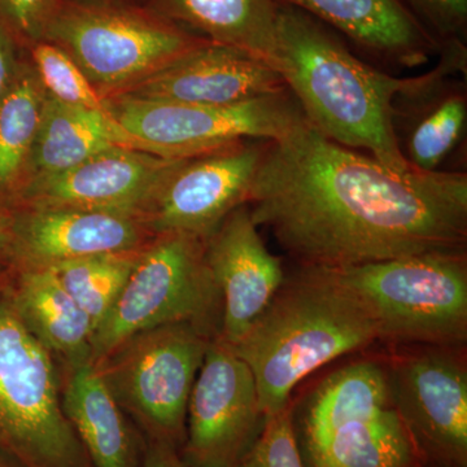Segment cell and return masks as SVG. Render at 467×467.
Returning a JSON list of instances; mask_svg holds the SVG:
<instances>
[{"instance_id": "cell-31", "label": "cell", "mask_w": 467, "mask_h": 467, "mask_svg": "<svg viewBox=\"0 0 467 467\" xmlns=\"http://www.w3.org/2000/svg\"><path fill=\"white\" fill-rule=\"evenodd\" d=\"M140 467H190L180 456L178 448L165 442L149 441Z\"/></svg>"}, {"instance_id": "cell-4", "label": "cell", "mask_w": 467, "mask_h": 467, "mask_svg": "<svg viewBox=\"0 0 467 467\" xmlns=\"http://www.w3.org/2000/svg\"><path fill=\"white\" fill-rule=\"evenodd\" d=\"M304 467H417L389 373L359 361L334 371L292 410Z\"/></svg>"}, {"instance_id": "cell-1", "label": "cell", "mask_w": 467, "mask_h": 467, "mask_svg": "<svg viewBox=\"0 0 467 467\" xmlns=\"http://www.w3.org/2000/svg\"><path fill=\"white\" fill-rule=\"evenodd\" d=\"M248 207L301 266L466 252V173H398L308 121L267 142Z\"/></svg>"}, {"instance_id": "cell-7", "label": "cell", "mask_w": 467, "mask_h": 467, "mask_svg": "<svg viewBox=\"0 0 467 467\" xmlns=\"http://www.w3.org/2000/svg\"><path fill=\"white\" fill-rule=\"evenodd\" d=\"M364 304L380 339L454 347L467 337L466 252L331 269Z\"/></svg>"}, {"instance_id": "cell-19", "label": "cell", "mask_w": 467, "mask_h": 467, "mask_svg": "<svg viewBox=\"0 0 467 467\" xmlns=\"http://www.w3.org/2000/svg\"><path fill=\"white\" fill-rule=\"evenodd\" d=\"M339 30L358 47L400 67L423 66L441 43L400 0H278Z\"/></svg>"}, {"instance_id": "cell-5", "label": "cell", "mask_w": 467, "mask_h": 467, "mask_svg": "<svg viewBox=\"0 0 467 467\" xmlns=\"http://www.w3.org/2000/svg\"><path fill=\"white\" fill-rule=\"evenodd\" d=\"M42 41L66 52L103 100L208 42L135 0H60Z\"/></svg>"}, {"instance_id": "cell-24", "label": "cell", "mask_w": 467, "mask_h": 467, "mask_svg": "<svg viewBox=\"0 0 467 467\" xmlns=\"http://www.w3.org/2000/svg\"><path fill=\"white\" fill-rule=\"evenodd\" d=\"M47 91L30 60L21 58L14 85L0 104V205L11 207L26 183L27 168Z\"/></svg>"}, {"instance_id": "cell-6", "label": "cell", "mask_w": 467, "mask_h": 467, "mask_svg": "<svg viewBox=\"0 0 467 467\" xmlns=\"http://www.w3.org/2000/svg\"><path fill=\"white\" fill-rule=\"evenodd\" d=\"M57 359L0 282V451L21 467H92L61 404Z\"/></svg>"}, {"instance_id": "cell-28", "label": "cell", "mask_w": 467, "mask_h": 467, "mask_svg": "<svg viewBox=\"0 0 467 467\" xmlns=\"http://www.w3.org/2000/svg\"><path fill=\"white\" fill-rule=\"evenodd\" d=\"M439 43L462 39L467 29V0H400Z\"/></svg>"}, {"instance_id": "cell-25", "label": "cell", "mask_w": 467, "mask_h": 467, "mask_svg": "<svg viewBox=\"0 0 467 467\" xmlns=\"http://www.w3.org/2000/svg\"><path fill=\"white\" fill-rule=\"evenodd\" d=\"M143 248L92 254L50 269L67 294L90 317L95 330L109 316L133 273Z\"/></svg>"}, {"instance_id": "cell-17", "label": "cell", "mask_w": 467, "mask_h": 467, "mask_svg": "<svg viewBox=\"0 0 467 467\" xmlns=\"http://www.w3.org/2000/svg\"><path fill=\"white\" fill-rule=\"evenodd\" d=\"M205 261L223 299L218 337L233 346L285 284V269L267 250L248 204L232 212L205 239Z\"/></svg>"}, {"instance_id": "cell-20", "label": "cell", "mask_w": 467, "mask_h": 467, "mask_svg": "<svg viewBox=\"0 0 467 467\" xmlns=\"http://www.w3.org/2000/svg\"><path fill=\"white\" fill-rule=\"evenodd\" d=\"M9 290L30 333L66 368L91 364L95 327L50 269L11 270Z\"/></svg>"}, {"instance_id": "cell-32", "label": "cell", "mask_w": 467, "mask_h": 467, "mask_svg": "<svg viewBox=\"0 0 467 467\" xmlns=\"http://www.w3.org/2000/svg\"><path fill=\"white\" fill-rule=\"evenodd\" d=\"M7 260V208L0 205V265Z\"/></svg>"}, {"instance_id": "cell-13", "label": "cell", "mask_w": 467, "mask_h": 467, "mask_svg": "<svg viewBox=\"0 0 467 467\" xmlns=\"http://www.w3.org/2000/svg\"><path fill=\"white\" fill-rule=\"evenodd\" d=\"M392 398L420 461L467 467V377L457 359L426 353L389 373Z\"/></svg>"}, {"instance_id": "cell-26", "label": "cell", "mask_w": 467, "mask_h": 467, "mask_svg": "<svg viewBox=\"0 0 467 467\" xmlns=\"http://www.w3.org/2000/svg\"><path fill=\"white\" fill-rule=\"evenodd\" d=\"M27 50L30 63L48 95L70 106L109 113L106 101L61 48L47 41H38Z\"/></svg>"}, {"instance_id": "cell-8", "label": "cell", "mask_w": 467, "mask_h": 467, "mask_svg": "<svg viewBox=\"0 0 467 467\" xmlns=\"http://www.w3.org/2000/svg\"><path fill=\"white\" fill-rule=\"evenodd\" d=\"M213 337L192 322L160 326L128 337L92 365L149 441L180 448L190 395Z\"/></svg>"}, {"instance_id": "cell-11", "label": "cell", "mask_w": 467, "mask_h": 467, "mask_svg": "<svg viewBox=\"0 0 467 467\" xmlns=\"http://www.w3.org/2000/svg\"><path fill=\"white\" fill-rule=\"evenodd\" d=\"M269 140H244L184 159L140 213L155 235L189 234L207 239L232 212L248 204Z\"/></svg>"}, {"instance_id": "cell-29", "label": "cell", "mask_w": 467, "mask_h": 467, "mask_svg": "<svg viewBox=\"0 0 467 467\" xmlns=\"http://www.w3.org/2000/svg\"><path fill=\"white\" fill-rule=\"evenodd\" d=\"M60 0H0V23L14 34L21 47L42 41L46 26Z\"/></svg>"}, {"instance_id": "cell-18", "label": "cell", "mask_w": 467, "mask_h": 467, "mask_svg": "<svg viewBox=\"0 0 467 467\" xmlns=\"http://www.w3.org/2000/svg\"><path fill=\"white\" fill-rule=\"evenodd\" d=\"M285 90L284 78L270 64L248 52L205 42L119 95L223 107Z\"/></svg>"}, {"instance_id": "cell-22", "label": "cell", "mask_w": 467, "mask_h": 467, "mask_svg": "<svg viewBox=\"0 0 467 467\" xmlns=\"http://www.w3.org/2000/svg\"><path fill=\"white\" fill-rule=\"evenodd\" d=\"M115 147L146 150L109 113L70 106L47 94L24 189Z\"/></svg>"}, {"instance_id": "cell-35", "label": "cell", "mask_w": 467, "mask_h": 467, "mask_svg": "<svg viewBox=\"0 0 467 467\" xmlns=\"http://www.w3.org/2000/svg\"><path fill=\"white\" fill-rule=\"evenodd\" d=\"M417 467H420V466H417Z\"/></svg>"}, {"instance_id": "cell-10", "label": "cell", "mask_w": 467, "mask_h": 467, "mask_svg": "<svg viewBox=\"0 0 467 467\" xmlns=\"http://www.w3.org/2000/svg\"><path fill=\"white\" fill-rule=\"evenodd\" d=\"M104 101L109 116L147 152L167 159L196 158L244 140H278L306 121L288 90L223 107L126 95Z\"/></svg>"}, {"instance_id": "cell-23", "label": "cell", "mask_w": 467, "mask_h": 467, "mask_svg": "<svg viewBox=\"0 0 467 467\" xmlns=\"http://www.w3.org/2000/svg\"><path fill=\"white\" fill-rule=\"evenodd\" d=\"M61 404L92 467H138L133 430L94 365L67 368Z\"/></svg>"}, {"instance_id": "cell-21", "label": "cell", "mask_w": 467, "mask_h": 467, "mask_svg": "<svg viewBox=\"0 0 467 467\" xmlns=\"http://www.w3.org/2000/svg\"><path fill=\"white\" fill-rule=\"evenodd\" d=\"M140 2L205 41L248 52L276 70L278 0Z\"/></svg>"}, {"instance_id": "cell-14", "label": "cell", "mask_w": 467, "mask_h": 467, "mask_svg": "<svg viewBox=\"0 0 467 467\" xmlns=\"http://www.w3.org/2000/svg\"><path fill=\"white\" fill-rule=\"evenodd\" d=\"M439 63L413 77L392 101V129L408 164L416 171H441L442 164L465 144L467 50L465 41L441 43Z\"/></svg>"}, {"instance_id": "cell-16", "label": "cell", "mask_w": 467, "mask_h": 467, "mask_svg": "<svg viewBox=\"0 0 467 467\" xmlns=\"http://www.w3.org/2000/svg\"><path fill=\"white\" fill-rule=\"evenodd\" d=\"M182 160L115 147L27 184L11 207L84 209L140 218Z\"/></svg>"}, {"instance_id": "cell-30", "label": "cell", "mask_w": 467, "mask_h": 467, "mask_svg": "<svg viewBox=\"0 0 467 467\" xmlns=\"http://www.w3.org/2000/svg\"><path fill=\"white\" fill-rule=\"evenodd\" d=\"M20 43L14 34L0 23V104L14 85L21 57H18Z\"/></svg>"}, {"instance_id": "cell-34", "label": "cell", "mask_w": 467, "mask_h": 467, "mask_svg": "<svg viewBox=\"0 0 467 467\" xmlns=\"http://www.w3.org/2000/svg\"><path fill=\"white\" fill-rule=\"evenodd\" d=\"M135 2H138V0H135Z\"/></svg>"}, {"instance_id": "cell-27", "label": "cell", "mask_w": 467, "mask_h": 467, "mask_svg": "<svg viewBox=\"0 0 467 467\" xmlns=\"http://www.w3.org/2000/svg\"><path fill=\"white\" fill-rule=\"evenodd\" d=\"M294 405L264 422L234 467H304L292 422Z\"/></svg>"}, {"instance_id": "cell-33", "label": "cell", "mask_w": 467, "mask_h": 467, "mask_svg": "<svg viewBox=\"0 0 467 467\" xmlns=\"http://www.w3.org/2000/svg\"><path fill=\"white\" fill-rule=\"evenodd\" d=\"M0 467H21L20 465H17L16 462H15L14 460L9 459L7 454L3 453V451H0Z\"/></svg>"}, {"instance_id": "cell-2", "label": "cell", "mask_w": 467, "mask_h": 467, "mask_svg": "<svg viewBox=\"0 0 467 467\" xmlns=\"http://www.w3.org/2000/svg\"><path fill=\"white\" fill-rule=\"evenodd\" d=\"M276 70L306 121L347 149H361L398 173L416 171L392 129V101L413 77L379 72L356 57L317 18L279 3Z\"/></svg>"}, {"instance_id": "cell-12", "label": "cell", "mask_w": 467, "mask_h": 467, "mask_svg": "<svg viewBox=\"0 0 467 467\" xmlns=\"http://www.w3.org/2000/svg\"><path fill=\"white\" fill-rule=\"evenodd\" d=\"M265 418L248 365L216 337L187 405L183 460L190 467H234Z\"/></svg>"}, {"instance_id": "cell-15", "label": "cell", "mask_w": 467, "mask_h": 467, "mask_svg": "<svg viewBox=\"0 0 467 467\" xmlns=\"http://www.w3.org/2000/svg\"><path fill=\"white\" fill-rule=\"evenodd\" d=\"M155 234L140 218L70 208H7L11 270L47 269L92 254L146 247Z\"/></svg>"}, {"instance_id": "cell-9", "label": "cell", "mask_w": 467, "mask_h": 467, "mask_svg": "<svg viewBox=\"0 0 467 467\" xmlns=\"http://www.w3.org/2000/svg\"><path fill=\"white\" fill-rule=\"evenodd\" d=\"M223 299L205 261V239L161 234L144 247L128 284L98 326L91 365L128 337L192 322L220 335Z\"/></svg>"}, {"instance_id": "cell-3", "label": "cell", "mask_w": 467, "mask_h": 467, "mask_svg": "<svg viewBox=\"0 0 467 467\" xmlns=\"http://www.w3.org/2000/svg\"><path fill=\"white\" fill-rule=\"evenodd\" d=\"M378 339L376 322L333 270L303 266L229 347L250 368L266 420L291 405L304 378Z\"/></svg>"}]
</instances>
